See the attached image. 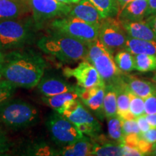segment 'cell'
<instances>
[{
  "label": "cell",
  "instance_id": "e0dca14e",
  "mask_svg": "<svg viewBox=\"0 0 156 156\" xmlns=\"http://www.w3.org/2000/svg\"><path fill=\"white\" fill-rule=\"evenodd\" d=\"M113 85H114L116 91L117 116L123 120L136 119L135 116L130 112L129 93L124 85L122 76L120 79Z\"/></svg>",
  "mask_w": 156,
  "mask_h": 156
},
{
  "label": "cell",
  "instance_id": "52a82bcc",
  "mask_svg": "<svg viewBox=\"0 0 156 156\" xmlns=\"http://www.w3.org/2000/svg\"><path fill=\"white\" fill-rule=\"evenodd\" d=\"M46 124L51 137L58 145L64 147L84 136L75 124L55 110L48 117Z\"/></svg>",
  "mask_w": 156,
  "mask_h": 156
},
{
  "label": "cell",
  "instance_id": "44dd1931",
  "mask_svg": "<svg viewBox=\"0 0 156 156\" xmlns=\"http://www.w3.org/2000/svg\"><path fill=\"white\" fill-rule=\"evenodd\" d=\"M124 49L128 51L133 55H156V41L142 40L128 36Z\"/></svg>",
  "mask_w": 156,
  "mask_h": 156
},
{
  "label": "cell",
  "instance_id": "8992f818",
  "mask_svg": "<svg viewBox=\"0 0 156 156\" xmlns=\"http://www.w3.org/2000/svg\"><path fill=\"white\" fill-rule=\"evenodd\" d=\"M50 28L51 30L77 39L87 45L98 38L99 26L69 15L54 19Z\"/></svg>",
  "mask_w": 156,
  "mask_h": 156
},
{
  "label": "cell",
  "instance_id": "f546056e",
  "mask_svg": "<svg viewBox=\"0 0 156 156\" xmlns=\"http://www.w3.org/2000/svg\"><path fill=\"white\" fill-rule=\"evenodd\" d=\"M17 87L5 79L0 80V105L13 96Z\"/></svg>",
  "mask_w": 156,
  "mask_h": 156
},
{
  "label": "cell",
  "instance_id": "ffe728a7",
  "mask_svg": "<svg viewBox=\"0 0 156 156\" xmlns=\"http://www.w3.org/2000/svg\"><path fill=\"white\" fill-rule=\"evenodd\" d=\"M93 142L88 136L83 138L73 143L64 146L58 151V155L64 156H89L92 155Z\"/></svg>",
  "mask_w": 156,
  "mask_h": 156
},
{
  "label": "cell",
  "instance_id": "9c48e42d",
  "mask_svg": "<svg viewBox=\"0 0 156 156\" xmlns=\"http://www.w3.org/2000/svg\"><path fill=\"white\" fill-rule=\"evenodd\" d=\"M127 37L122 23L117 18L106 17L101 21L98 39L113 54L124 49Z\"/></svg>",
  "mask_w": 156,
  "mask_h": 156
},
{
  "label": "cell",
  "instance_id": "9a60e30c",
  "mask_svg": "<svg viewBox=\"0 0 156 156\" xmlns=\"http://www.w3.org/2000/svg\"><path fill=\"white\" fill-rule=\"evenodd\" d=\"M122 80L129 92L145 99L156 92V85L150 81L139 79L133 75L122 74Z\"/></svg>",
  "mask_w": 156,
  "mask_h": 156
},
{
  "label": "cell",
  "instance_id": "603a6c76",
  "mask_svg": "<svg viewBox=\"0 0 156 156\" xmlns=\"http://www.w3.org/2000/svg\"><path fill=\"white\" fill-rule=\"evenodd\" d=\"M103 113L106 119L117 116L116 91L114 85H106L103 99Z\"/></svg>",
  "mask_w": 156,
  "mask_h": 156
},
{
  "label": "cell",
  "instance_id": "7a4b0ae2",
  "mask_svg": "<svg viewBox=\"0 0 156 156\" xmlns=\"http://www.w3.org/2000/svg\"><path fill=\"white\" fill-rule=\"evenodd\" d=\"M36 46L44 53L68 64L85 60L87 51L85 43L51 30L37 40Z\"/></svg>",
  "mask_w": 156,
  "mask_h": 156
},
{
  "label": "cell",
  "instance_id": "cb8c5ba5",
  "mask_svg": "<svg viewBox=\"0 0 156 156\" xmlns=\"http://www.w3.org/2000/svg\"><path fill=\"white\" fill-rule=\"evenodd\" d=\"M96 7L103 19L115 17L119 12L117 0H89Z\"/></svg>",
  "mask_w": 156,
  "mask_h": 156
},
{
  "label": "cell",
  "instance_id": "d4e9b609",
  "mask_svg": "<svg viewBox=\"0 0 156 156\" xmlns=\"http://www.w3.org/2000/svg\"><path fill=\"white\" fill-rule=\"evenodd\" d=\"M92 155L97 156H119L122 155V145L111 141L104 143L93 142Z\"/></svg>",
  "mask_w": 156,
  "mask_h": 156
},
{
  "label": "cell",
  "instance_id": "ee69618b",
  "mask_svg": "<svg viewBox=\"0 0 156 156\" xmlns=\"http://www.w3.org/2000/svg\"><path fill=\"white\" fill-rule=\"evenodd\" d=\"M58 2L64 3V4H67V5H72L71 0H56Z\"/></svg>",
  "mask_w": 156,
  "mask_h": 156
},
{
  "label": "cell",
  "instance_id": "d6a6232c",
  "mask_svg": "<svg viewBox=\"0 0 156 156\" xmlns=\"http://www.w3.org/2000/svg\"><path fill=\"white\" fill-rule=\"evenodd\" d=\"M145 114H156V92L144 99Z\"/></svg>",
  "mask_w": 156,
  "mask_h": 156
},
{
  "label": "cell",
  "instance_id": "30bf717a",
  "mask_svg": "<svg viewBox=\"0 0 156 156\" xmlns=\"http://www.w3.org/2000/svg\"><path fill=\"white\" fill-rule=\"evenodd\" d=\"M63 74L66 77L75 78L77 85L83 88L106 85L94 66L85 60L75 68L65 67Z\"/></svg>",
  "mask_w": 156,
  "mask_h": 156
},
{
  "label": "cell",
  "instance_id": "d6986e66",
  "mask_svg": "<svg viewBox=\"0 0 156 156\" xmlns=\"http://www.w3.org/2000/svg\"><path fill=\"white\" fill-rule=\"evenodd\" d=\"M148 0H134L122 9L117 19L122 21H140L145 18Z\"/></svg>",
  "mask_w": 156,
  "mask_h": 156
},
{
  "label": "cell",
  "instance_id": "277c9868",
  "mask_svg": "<svg viewBox=\"0 0 156 156\" xmlns=\"http://www.w3.org/2000/svg\"><path fill=\"white\" fill-rule=\"evenodd\" d=\"M38 119L37 109L22 99L11 98L0 105V122L12 129L30 127L35 125Z\"/></svg>",
  "mask_w": 156,
  "mask_h": 156
},
{
  "label": "cell",
  "instance_id": "4316f807",
  "mask_svg": "<svg viewBox=\"0 0 156 156\" xmlns=\"http://www.w3.org/2000/svg\"><path fill=\"white\" fill-rule=\"evenodd\" d=\"M114 60L122 73L126 74L134 69V55L128 51L122 49L116 52Z\"/></svg>",
  "mask_w": 156,
  "mask_h": 156
},
{
  "label": "cell",
  "instance_id": "7dc6e473",
  "mask_svg": "<svg viewBox=\"0 0 156 156\" xmlns=\"http://www.w3.org/2000/svg\"><path fill=\"white\" fill-rule=\"evenodd\" d=\"M80 1V0H71V2L72 4H77V2H79Z\"/></svg>",
  "mask_w": 156,
  "mask_h": 156
},
{
  "label": "cell",
  "instance_id": "ab89813d",
  "mask_svg": "<svg viewBox=\"0 0 156 156\" xmlns=\"http://www.w3.org/2000/svg\"><path fill=\"white\" fill-rule=\"evenodd\" d=\"M145 21L150 25V27L153 29V30L154 31L156 36V15H151V16L146 17Z\"/></svg>",
  "mask_w": 156,
  "mask_h": 156
},
{
  "label": "cell",
  "instance_id": "8fae6325",
  "mask_svg": "<svg viewBox=\"0 0 156 156\" xmlns=\"http://www.w3.org/2000/svg\"><path fill=\"white\" fill-rule=\"evenodd\" d=\"M113 55L110 51L106 49L90 63L97 69L106 85L116 83L123 74L117 67Z\"/></svg>",
  "mask_w": 156,
  "mask_h": 156
},
{
  "label": "cell",
  "instance_id": "7402d4cb",
  "mask_svg": "<svg viewBox=\"0 0 156 156\" xmlns=\"http://www.w3.org/2000/svg\"><path fill=\"white\" fill-rule=\"evenodd\" d=\"M79 98L77 91L74 92H66L60 93L52 96H43L41 98L43 102L54 110L57 111L62 108L66 103L69 101Z\"/></svg>",
  "mask_w": 156,
  "mask_h": 156
},
{
  "label": "cell",
  "instance_id": "ba28073f",
  "mask_svg": "<svg viewBox=\"0 0 156 156\" xmlns=\"http://www.w3.org/2000/svg\"><path fill=\"white\" fill-rule=\"evenodd\" d=\"M32 18L39 28L46 21L67 16L73 5L58 2L56 0H27Z\"/></svg>",
  "mask_w": 156,
  "mask_h": 156
},
{
  "label": "cell",
  "instance_id": "f6af8a7d",
  "mask_svg": "<svg viewBox=\"0 0 156 156\" xmlns=\"http://www.w3.org/2000/svg\"><path fill=\"white\" fill-rule=\"evenodd\" d=\"M4 54H5V53H3V52L0 51V66H1V64H2V62H3Z\"/></svg>",
  "mask_w": 156,
  "mask_h": 156
},
{
  "label": "cell",
  "instance_id": "4fadbf2b",
  "mask_svg": "<svg viewBox=\"0 0 156 156\" xmlns=\"http://www.w3.org/2000/svg\"><path fill=\"white\" fill-rule=\"evenodd\" d=\"M37 88L43 96H52L66 92L77 91L79 86L69 83L66 80L55 75H45L37 85Z\"/></svg>",
  "mask_w": 156,
  "mask_h": 156
},
{
  "label": "cell",
  "instance_id": "7bdbcfd3",
  "mask_svg": "<svg viewBox=\"0 0 156 156\" xmlns=\"http://www.w3.org/2000/svg\"><path fill=\"white\" fill-rule=\"evenodd\" d=\"M151 155H155V156H156V142H155V143L153 144V150H152Z\"/></svg>",
  "mask_w": 156,
  "mask_h": 156
},
{
  "label": "cell",
  "instance_id": "2e32d148",
  "mask_svg": "<svg viewBox=\"0 0 156 156\" xmlns=\"http://www.w3.org/2000/svg\"><path fill=\"white\" fill-rule=\"evenodd\" d=\"M30 12L27 0H0V21L20 18Z\"/></svg>",
  "mask_w": 156,
  "mask_h": 156
},
{
  "label": "cell",
  "instance_id": "484cf974",
  "mask_svg": "<svg viewBox=\"0 0 156 156\" xmlns=\"http://www.w3.org/2000/svg\"><path fill=\"white\" fill-rule=\"evenodd\" d=\"M108 136L109 139L117 142L118 144H124V135L123 133L122 121L118 116L107 119Z\"/></svg>",
  "mask_w": 156,
  "mask_h": 156
},
{
  "label": "cell",
  "instance_id": "8d00e7d4",
  "mask_svg": "<svg viewBox=\"0 0 156 156\" xmlns=\"http://www.w3.org/2000/svg\"><path fill=\"white\" fill-rule=\"evenodd\" d=\"M144 155L136 148L122 144V156H142Z\"/></svg>",
  "mask_w": 156,
  "mask_h": 156
},
{
  "label": "cell",
  "instance_id": "83f0119b",
  "mask_svg": "<svg viewBox=\"0 0 156 156\" xmlns=\"http://www.w3.org/2000/svg\"><path fill=\"white\" fill-rule=\"evenodd\" d=\"M134 69L140 73H147L156 69V55H134Z\"/></svg>",
  "mask_w": 156,
  "mask_h": 156
},
{
  "label": "cell",
  "instance_id": "bcb514c9",
  "mask_svg": "<svg viewBox=\"0 0 156 156\" xmlns=\"http://www.w3.org/2000/svg\"><path fill=\"white\" fill-rule=\"evenodd\" d=\"M153 80L154 83L156 84V69H155V75H154L153 77Z\"/></svg>",
  "mask_w": 156,
  "mask_h": 156
},
{
  "label": "cell",
  "instance_id": "74e56055",
  "mask_svg": "<svg viewBox=\"0 0 156 156\" xmlns=\"http://www.w3.org/2000/svg\"><path fill=\"white\" fill-rule=\"evenodd\" d=\"M136 123H137L138 126H139L140 132L141 133L142 132H147L148 129H151V126H150L149 123H148L147 120L146 119L145 115H142V116H138L137 118L136 119Z\"/></svg>",
  "mask_w": 156,
  "mask_h": 156
},
{
  "label": "cell",
  "instance_id": "4dcf8cb0",
  "mask_svg": "<svg viewBox=\"0 0 156 156\" xmlns=\"http://www.w3.org/2000/svg\"><path fill=\"white\" fill-rule=\"evenodd\" d=\"M27 155H58V151L44 143H38L30 147L27 151Z\"/></svg>",
  "mask_w": 156,
  "mask_h": 156
},
{
  "label": "cell",
  "instance_id": "60d3db41",
  "mask_svg": "<svg viewBox=\"0 0 156 156\" xmlns=\"http://www.w3.org/2000/svg\"><path fill=\"white\" fill-rule=\"evenodd\" d=\"M145 116L151 127L156 128V114H145Z\"/></svg>",
  "mask_w": 156,
  "mask_h": 156
},
{
  "label": "cell",
  "instance_id": "e575fe53",
  "mask_svg": "<svg viewBox=\"0 0 156 156\" xmlns=\"http://www.w3.org/2000/svg\"><path fill=\"white\" fill-rule=\"evenodd\" d=\"M153 144L150 143L145 140H143L140 136L139 142H138L137 149L143 154L144 155H151V153L153 150Z\"/></svg>",
  "mask_w": 156,
  "mask_h": 156
},
{
  "label": "cell",
  "instance_id": "ac0fdd59",
  "mask_svg": "<svg viewBox=\"0 0 156 156\" xmlns=\"http://www.w3.org/2000/svg\"><path fill=\"white\" fill-rule=\"evenodd\" d=\"M121 23L126 34L131 38L156 41L155 33L145 20L122 21Z\"/></svg>",
  "mask_w": 156,
  "mask_h": 156
},
{
  "label": "cell",
  "instance_id": "d590c367",
  "mask_svg": "<svg viewBox=\"0 0 156 156\" xmlns=\"http://www.w3.org/2000/svg\"><path fill=\"white\" fill-rule=\"evenodd\" d=\"M140 136L145 141L154 144L156 142V128H151L147 132L140 134Z\"/></svg>",
  "mask_w": 156,
  "mask_h": 156
},
{
  "label": "cell",
  "instance_id": "836d02e7",
  "mask_svg": "<svg viewBox=\"0 0 156 156\" xmlns=\"http://www.w3.org/2000/svg\"><path fill=\"white\" fill-rule=\"evenodd\" d=\"M9 148H10V142L2 125V122H0V153H7V151H9Z\"/></svg>",
  "mask_w": 156,
  "mask_h": 156
},
{
  "label": "cell",
  "instance_id": "1f68e13d",
  "mask_svg": "<svg viewBox=\"0 0 156 156\" xmlns=\"http://www.w3.org/2000/svg\"><path fill=\"white\" fill-rule=\"evenodd\" d=\"M122 121V126L124 135H127V134H140V132L139 126H138L137 123L136 119L134 120H123Z\"/></svg>",
  "mask_w": 156,
  "mask_h": 156
},
{
  "label": "cell",
  "instance_id": "5bb4252c",
  "mask_svg": "<svg viewBox=\"0 0 156 156\" xmlns=\"http://www.w3.org/2000/svg\"><path fill=\"white\" fill-rule=\"evenodd\" d=\"M69 16L77 17L85 22L100 27L102 17L96 7L89 0H80L79 2L73 6L69 13Z\"/></svg>",
  "mask_w": 156,
  "mask_h": 156
},
{
  "label": "cell",
  "instance_id": "b9f144b4",
  "mask_svg": "<svg viewBox=\"0 0 156 156\" xmlns=\"http://www.w3.org/2000/svg\"><path fill=\"white\" fill-rule=\"evenodd\" d=\"M132 1H134V0H117L119 4V12L122 9H124L129 3H130Z\"/></svg>",
  "mask_w": 156,
  "mask_h": 156
},
{
  "label": "cell",
  "instance_id": "5b68a950",
  "mask_svg": "<svg viewBox=\"0 0 156 156\" xmlns=\"http://www.w3.org/2000/svg\"><path fill=\"white\" fill-rule=\"evenodd\" d=\"M56 112L75 124L83 134L91 138L100 134V123L79 98L69 101Z\"/></svg>",
  "mask_w": 156,
  "mask_h": 156
},
{
  "label": "cell",
  "instance_id": "7c38bea8",
  "mask_svg": "<svg viewBox=\"0 0 156 156\" xmlns=\"http://www.w3.org/2000/svg\"><path fill=\"white\" fill-rule=\"evenodd\" d=\"M106 85L95 86L89 88L79 87L77 90L79 99L84 106L98 119L105 118L103 113V99H104Z\"/></svg>",
  "mask_w": 156,
  "mask_h": 156
},
{
  "label": "cell",
  "instance_id": "f35d334b",
  "mask_svg": "<svg viewBox=\"0 0 156 156\" xmlns=\"http://www.w3.org/2000/svg\"><path fill=\"white\" fill-rule=\"evenodd\" d=\"M156 15V0H148L147 10L145 13L146 17Z\"/></svg>",
  "mask_w": 156,
  "mask_h": 156
},
{
  "label": "cell",
  "instance_id": "c3c4849f",
  "mask_svg": "<svg viewBox=\"0 0 156 156\" xmlns=\"http://www.w3.org/2000/svg\"><path fill=\"white\" fill-rule=\"evenodd\" d=\"M2 75L1 73H0V80H2Z\"/></svg>",
  "mask_w": 156,
  "mask_h": 156
},
{
  "label": "cell",
  "instance_id": "6da1fadb",
  "mask_svg": "<svg viewBox=\"0 0 156 156\" xmlns=\"http://www.w3.org/2000/svg\"><path fill=\"white\" fill-rule=\"evenodd\" d=\"M46 63L39 52L27 47L5 52L0 66L2 78L17 87H36L44 75Z\"/></svg>",
  "mask_w": 156,
  "mask_h": 156
},
{
  "label": "cell",
  "instance_id": "3957f363",
  "mask_svg": "<svg viewBox=\"0 0 156 156\" xmlns=\"http://www.w3.org/2000/svg\"><path fill=\"white\" fill-rule=\"evenodd\" d=\"M39 28L32 17L0 21V51L27 47L34 43Z\"/></svg>",
  "mask_w": 156,
  "mask_h": 156
},
{
  "label": "cell",
  "instance_id": "f1b7e54d",
  "mask_svg": "<svg viewBox=\"0 0 156 156\" xmlns=\"http://www.w3.org/2000/svg\"><path fill=\"white\" fill-rule=\"evenodd\" d=\"M129 110L136 119L138 116L145 115V101L143 98L129 92Z\"/></svg>",
  "mask_w": 156,
  "mask_h": 156
}]
</instances>
